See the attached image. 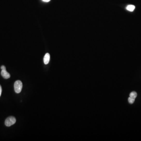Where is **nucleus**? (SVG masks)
Returning <instances> with one entry per match:
<instances>
[{"mask_svg": "<svg viewBox=\"0 0 141 141\" xmlns=\"http://www.w3.org/2000/svg\"><path fill=\"white\" fill-rule=\"evenodd\" d=\"M22 83L20 80H17L14 83L15 91L17 93H19L22 91Z\"/></svg>", "mask_w": 141, "mask_h": 141, "instance_id": "f257e3e1", "label": "nucleus"}, {"mask_svg": "<svg viewBox=\"0 0 141 141\" xmlns=\"http://www.w3.org/2000/svg\"><path fill=\"white\" fill-rule=\"evenodd\" d=\"M16 122L15 118L13 116H10L7 118L6 120L5 124L6 126L7 127H9L14 124Z\"/></svg>", "mask_w": 141, "mask_h": 141, "instance_id": "f03ea898", "label": "nucleus"}, {"mask_svg": "<svg viewBox=\"0 0 141 141\" xmlns=\"http://www.w3.org/2000/svg\"><path fill=\"white\" fill-rule=\"evenodd\" d=\"M1 74L2 77L5 79H8L10 77V75L9 73L6 71V69L2 70Z\"/></svg>", "mask_w": 141, "mask_h": 141, "instance_id": "7ed1b4c3", "label": "nucleus"}, {"mask_svg": "<svg viewBox=\"0 0 141 141\" xmlns=\"http://www.w3.org/2000/svg\"><path fill=\"white\" fill-rule=\"evenodd\" d=\"M50 56L48 53H47L44 57V62L45 64H47L50 62Z\"/></svg>", "mask_w": 141, "mask_h": 141, "instance_id": "20e7f679", "label": "nucleus"}, {"mask_svg": "<svg viewBox=\"0 0 141 141\" xmlns=\"http://www.w3.org/2000/svg\"><path fill=\"white\" fill-rule=\"evenodd\" d=\"M135 6L133 5H129L126 7V9L129 11L132 12L135 9Z\"/></svg>", "mask_w": 141, "mask_h": 141, "instance_id": "39448f33", "label": "nucleus"}, {"mask_svg": "<svg viewBox=\"0 0 141 141\" xmlns=\"http://www.w3.org/2000/svg\"><path fill=\"white\" fill-rule=\"evenodd\" d=\"M130 97L131 98H133V99H135L136 97H137V94L136 92H132L130 94Z\"/></svg>", "mask_w": 141, "mask_h": 141, "instance_id": "423d86ee", "label": "nucleus"}, {"mask_svg": "<svg viewBox=\"0 0 141 141\" xmlns=\"http://www.w3.org/2000/svg\"><path fill=\"white\" fill-rule=\"evenodd\" d=\"M134 101H135V99H133L130 97L128 98V101L130 104H133V103H134Z\"/></svg>", "mask_w": 141, "mask_h": 141, "instance_id": "0eeeda50", "label": "nucleus"}, {"mask_svg": "<svg viewBox=\"0 0 141 141\" xmlns=\"http://www.w3.org/2000/svg\"><path fill=\"white\" fill-rule=\"evenodd\" d=\"M2 92V87H1V86L0 85V97L1 96Z\"/></svg>", "mask_w": 141, "mask_h": 141, "instance_id": "6e6552de", "label": "nucleus"}, {"mask_svg": "<svg viewBox=\"0 0 141 141\" xmlns=\"http://www.w3.org/2000/svg\"><path fill=\"white\" fill-rule=\"evenodd\" d=\"M1 69L2 70V69H6L5 66H1Z\"/></svg>", "mask_w": 141, "mask_h": 141, "instance_id": "1a4fd4ad", "label": "nucleus"}, {"mask_svg": "<svg viewBox=\"0 0 141 141\" xmlns=\"http://www.w3.org/2000/svg\"><path fill=\"white\" fill-rule=\"evenodd\" d=\"M42 1L45 2H49L50 1V0H42Z\"/></svg>", "mask_w": 141, "mask_h": 141, "instance_id": "9d476101", "label": "nucleus"}]
</instances>
